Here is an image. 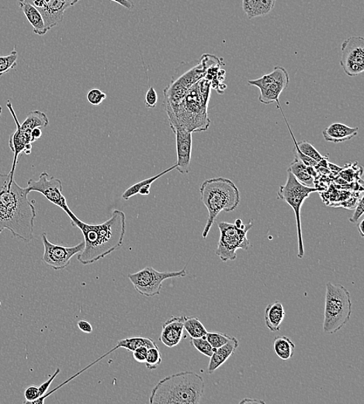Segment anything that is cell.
Masks as SVG:
<instances>
[{"label":"cell","mask_w":364,"mask_h":404,"mask_svg":"<svg viewBox=\"0 0 364 404\" xmlns=\"http://www.w3.org/2000/svg\"><path fill=\"white\" fill-rule=\"evenodd\" d=\"M29 194L9 174H0V234L9 230L13 237L26 243L32 241L37 211Z\"/></svg>","instance_id":"cell-1"},{"label":"cell","mask_w":364,"mask_h":404,"mask_svg":"<svg viewBox=\"0 0 364 404\" xmlns=\"http://www.w3.org/2000/svg\"><path fill=\"white\" fill-rule=\"evenodd\" d=\"M68 217L84 235V249L77 257L82 264L98 262L122 246L126 232V216L122 211L114 210L107 221L99 224L85 223L74 214Z\"/></svg>","instance_id":"cell-2"},{"label":"cell","mask_w":364,"mask_h":404,"mask_svg":"<svg viewBox=\"0 0 364 404\" xmlns=\"http://www.w3.org/2000/svg\"><path fill=\"white\" fill-rule=\"evenodd\" d=\"M211 82L199 80L174 109H166L172 130L181 128L191 133L207 131L210 127L208 109Z\"/></svg>","instance_id":"cell-3"},{"label":"cell","mask_w":364,"mask_h":404,"mask_svg":"<svg viewBox=\"0 0 364 404\" xmlns=\"http://www.w3.org/2000/svg\"><path fill=\"white\" fill-rule=\"evenodd\" d=\"M205 383L200 375L181 372L162 379L153 389L151 404H198L204 394Z\"/></svg>","instance_id":"cell-4"},{"label":"cell","mask_w":364,"mask_h":404,"mask_svg":"<svg viewBox=\"0 0 364 404\" xmlns=\"http://www.w3.org/2000/svg\"><path fill=\"white\" fill-rule=\"evenodd\" d=\"M200 193L201 200L208 211V221L202 232V237L206 239L222 211L230 212L238 207L240 193L235 183L225 177L204 181Z\"/></svg>","instance_id":"cell-5"},{"label":"cell","mask_w":364,"mask_h":404,"mask_svg":"<svg viewBox=\"0 0 364 404\" xmlns=\"http://www.w3.org/2000/svg\"><path fill=\"white\" fill-rule=\"evenodd\" d=\"M351 296L341 284L326 283L324 331L333 334L348 323L352 315Z\"/></svg>","instance_id":"cell-6"},{"label":"cell","mask_w":364,"mask_h":404,"mask_svg":"<svg viewBox=\"0 0 364 404\" xmlns=\"http://www.w3.org/2000/svg\"><path fill=\"white\" fill-rule=\"evenodd\" d=\"M187 70L181 71L178 68L176 76L172 80L171 83L163 91L165 95V105L166 109H174L188 93L190 89L197 82L204 77L206 65L204 57L199 61H193L188 65Z\"/></svg>","instance_id":"cell-7"},{"label":"cell","mask_w":364,"mask_h":404,"mask_svg":"<svg viewBox=\"0 0 364 404\" xmlns=\"http://www.w3.org/2000/svg\"><path fill=\"white\" fill-rule=\"evenodd\" d=\"M252 223L251 219L248 224H243L240 227L235 223L222 222L218 224L220 238L215 253L222 262H234L238 250L249 249L250 242L247 234L252 227Z\"/></svg>","instance_id":"cell-8"},{"label":"cell","mask_w":364,"mask_h":404,"mask_svg":"<svg viewBox=\"0 0 364 404\" xmlns=\"http://www.w3.org/2000/svg\"><path fill=\"white\" fill-rule=\"evenodd\" d=\"M321 188L308 187L301 184L296 178L287 170V179L284 186H281L278 190V197L279 200L285 201L293 209L295 219H296L298 242V258H303L305 256V246L303 237H302V230L301 223V209L307 198L314 193H318Z\"/></svg>","instance_id":"cell-9"},{"label":"cell","mask_w":364,"mask_h":404,"mask_svg":"<svg viewBox=\"0 0 364 404\" xmlns=\"http://www.w3.org/2000/svg\"><path fill=\"white\" fill-rule=\"evenodd\" d=\"M187 275V265L181 271L171 272H161L153 267H146L138 272L129 274L128 278L141 296L152 298L160 295L165 280Z\"/></svg>","instance_id":"cell-10"},{"label":"cell","mask_w":364,"mask_h":404,"mask_svg":"<svg viewBox=\"0 0 364 404\" xmlns=\"http://www.w3.org/2000/svg\"><path fill=\"white\" fill-rule=\"evenodd\" d=\"M290 77L284 67H274L273 70L257 80H250V86L259 89V100L264 105H271L273 102L279 104V98L289 84Z\"/></svg>","instance_id":"cell-11"},{"label":"cell","mask_w":364,"mask_h":404,"mask_svg":"<svg viewBox=\"0 0 364 404\" xmlns=\"http://www.w3.org/2000/svg\"><path fill=\"white\" fill-rule=\"evenodd\" d=\"M26 189L30 193L36 191L43 195L46 200L63 209L68 216L73 214L63 195V183L58 178L50 176L45 171L40 174L38 180L30 179L27 182Z\"/></svg>","instance_id":"cell-12"},{"label":"cell","mask_w":364,"mask_h":404,"mask_svg":"<svg viewBox=\"0 0 364 404\" xmlns=\"http://www.w3.org/2000/svg\"><path fill=\"white\" fill-rule=\"evenodd\" d=\"M340 66L350 77L360 76L364 72V38L349 37L342 43Z\"/></svg>","instance_id":"cell-13"},{"label":"cell","mask_w":364,"mask_h":404,"mask_svg":"<svg viewBox=\"0 0 364 404\" xmlns=\"http://www.w3.org/2000/svg\"><path fill=\"white\" fill-rule=\"evenodd\" d=\"M45 252L43 262L54 270H63L70 264L71 259L84 249V241L73 246H64L51 243L45 232L41 234Z\"/></svg>","instance_id":"cell-14"},{"label":"cell","mask_w":364,"mask_h":404,"mask_svg":"<svg viewBox=\"0 0 364 404\" xmlns=\"http://www.w3.org/2000/svg\"><path fill=\"white\" fill-rule=\"evenodd\" d=\"M34 6L43 15L47 31L63 22L68 8L77 4V0H20Z\"/></svg>","instance_id":"cell-15"},{"label":"cell","mask_w":364,"mask_h":404,"mask_svg":"<svg viewBox=\"0 0 364 404\" xmlns=\"http://www.w3.org/2000/svg\"><path fill=\"white\" fill-rule=\"evenodd\" d=\"M173 132L176 135L177 156L176 170L181 174H188L190 167L192 145H193L192 134L193 133L178 128L173 129Z\"/></svg>","instance_id":"cell-16"},{"label":"cell","mask_w":364,"mask_h":404,"mask_svg":"<svg viewBox=\"0 0 364 404\" xmlns=\"http://www.w3.org/2000/svg\"><path fill=\"white\" fill-rule=\"evenodd\" d=\"M6 106H8L13 119H15L17 126L16 132L10 135L9 141V147L12 150V152L15 154L13 166L9 174L11 179H15V172L18 162V157L20 154H24L25 147L29 145V144H32L33 142L31 139V134L24 132V130L20 128V122L17 119L15 110H13L10 100L8 101V105Z\"/></svg>","instance_id":"cell-17"},{"label":"cell","mask_w":364,"mask_h":404,"mask_svg":"<svg viewBox=\"0 0 364 404\" xmlns=\"http://www.w3.org/2000/svg\"><path fill=\"white\" fill-rule=\"evenodd\" d=\"M184 320L185 317H172L163 323L160 340L165 346L172 348L181 343Z\"/></svg>","instance_id":"cell-18"},{"label":"cell","mask_w":364,"mask_h":404,"mask_svg":"<svg viewBox=\"0 0 364 404\" xmlns=\"http://www.w3.org/2000/svg\"><path fill=\"white\" fill-rule=\"evenodd\" d=\"M358 132V128L349 127L342 123H333L327 127L322 134L326 141L340 143L352 140Z\"/></svg>","instance_id":"cell-19"},{"label":"cell","mask_w":364,"mask_h":404,"mask_svg":"<svg viewBox=\"0 0 364 404\" xmlns=\"http://www.w3.org/2000/svg\"><path fill=\"white\" fill-rule=\"evenodd\" d=\"M239 346V342L235 337H232L231 340L225 345L216 349L210 358L208 365V373H214L217 369L221 367L228 360L232 354H234Z\"/></svg>","instance_id":"cell-20"},{"label":"cell","mask_w":364,"mask_h":404,"mask_svg":"<svg viewBox=\"0 0 364 404\" xmlns=\"http://www.w3.org/2000/svg\"><path fill=\"white\" fill-rule=\"evenodd\" d=\"M285 318V311L282 304L276 301L267 305L265 313V324L271 332L280 331L281 324Z\"/></svg>","instance_id":"cell-21"},{"label":"cell","mask_w":364,"mask_h":404,"mask_svg":"<svg viewBox=\"0 0 364 404\" xmlns=\"http://www.w3.org/2000/svg\"><path fill=\"white\" fill-rule=\"evenodd\" d=\"M17 3L27 20L32 25L33 33L39 36H45L49 31L47 29L43 17L40 15V13L29 3L18 0Z\"/></svg>","instance_id":"cell-22"},{"label":"cell","mask_w":364,"mask_h":404,"mask_svg":"<svg viewBox=\"0 0 364 404\" xmlns=\"http://www.w3.org/2000/svg\"><path fill=\"white\" fill-rule=\"evenodd\" d=\"M277 0H243V8L249 19L264 17L271 13Z\"/></svg>","instance_id":"cell-23"},{"label":"cell","mask_w":364,"mask_h":404,"mask_svg":"<svg viewBox=\"0 0 364 404\" xmlns=\"http://www.w3.org/2000/svg\"><path fill=\"white\" fill-rule=\"evenodd\" d=\"M295 178L305 186H314V167H308L301 160L295 158L287 170Z\"/></svg>","instance_id":"cell-24"},{"label":"cell","mask_w":364,"mask_h":404,"mask_svg":"<svg viewBox=\"0 0 364 404\" xmlns=\"http://www.w3.org/2000/svg\"><path fill=\"white\" fill-rule=\"evenodd\" d=\"M50 124L47 116L40 111H33L26 115L24 121L20 125V128L24 132L31 134L34 128H45Z\"/></svg>","instance_id":"cell-25"},{"label":"cell","mask_w":364,"mask_h":404,"mask_svg":"<svg viewBox=\"0 0 364 404\" xmlns=\"http://www.w3.org/2000/svg\"><path fill=\"white\" fill-rule=\"evenodd\" d=\"M273 349L280 359L287 361L294 354L295 345L289 338L281 336L274 339Z\"/></svg>","instance_id":"cell-26"},{"label":"cell","mask_w":364,"mask_h":404,"mask_svg":"<svg viewBox=\"0 0 364 404\" xmlns=\"http://www.w3.org/2000/svg\"><path fill=\"white\" fill-rule=\"evenodd\" d=\"M176 168V163L174 166L167 169L166 170L162 171V172L158 174L153 177H151L147 178V179L141 181L138 183L133 184V186L128 188L125 193L122 195V198L123 200L128 201L130 197H132L137 195H139V191L142 187H145L147 186H152V184L160 179L164 175L167 174L168 173L171 172L172 170H174Z\"/></svg>","instance_id":"cell-27"},{"label":"cell","mask_w":364,"mask_h":404,"mask_svg":"<svg viewBox=\"0 0 364 404\" xmlns=\"http://www.w3.org/2000/svg\"><path fill=\"white\" fill-rule=\"evenodd\" d=\"M141 346H145L148 348L157 347L153 339L142 337H135L121 339L118 341V344L114 347L116 350L119 348H125L129 352H134L136 348Z\"/></svg>","instance_id":"cell-28"},{"label":"cell","mask_w":364,"mask_h":404,"mask_svg":"<svg viewBox=\"0 0 364 404\" xmlns=\"http://www.w3.org/2000/svg\"><path fill=\"white\" fill-rule=\"evenodd\" d=\"M184 330H186L191 338H200L206 336L208 331L200 320L195 317H185Z\"/></svg>","instance_id":"cell-29"},{"label":"cell","mask_w":364,"mask_h":404,"mask_svg":"<svg viewBox=\"0 0 364 404\" xmlns=\"http://www.w3.org/2000/svg\"><path fill=\"white\" fill-rule=\"evenodd\" d=\"M18 53L16 47H13L8 56L0 57V77L9 73L17 65Z\"/></svg>","instance_id":"cell-30"},{"label":"cell","mask_w":364,"mask_h":404,"mask_svg":"<svg viewBox=\"0 0 364 404\" xmlns=\"http://www.w3.org/2000/svg\"><path fill=\"white\" fill-rule=\"evenodd\" d=\"M298 147L301 154L309 157L316 162L320 163L321 161L328 160V156H322L319 154L310 142L308 141H301L298 142Z\"/></svg>","instance_id":"cell-31"},{"label":"cell","mask_w":364,"mask_h":404,"mask_svg":"<svg viewBox=\"0 0 364 404\" xmlns=\"http://www.w3.org/2000/svg\"><path fill=\"white\" fill-rule=\"evenodd\" d=\"M162 354L159 347H153L148 349L146 358V366L149 371H155L162 363Z\"/></svg>","instance_id":"cell-32"},{"label":"cell","mask_w":364,"mask_h":404,"mask_svg":"<svg viewBox=\"0 0 364 404\" xmlns=\"http://www.w3.org/2000/svg\"><path fill=\"white\" fill-rule=\"evenodd\" d=\"M205 338L208 340L213 347L217 349L225 345L226 343H228L231 340L232 336L224 333L208 332L207 334H206Z\"/></svg>","instance_id":"cell-33"},{"label":"cell","mask_w":364,"mask_h":404,"mask_svg":"<svg viewBox=\"0 0 364 404\" xmlns=\"http://www.w3.org/2000/svg\"><path fill=\"white\" fill-rule=\"evenodd\" d=\"M190 344L193 345L199 352L211 358L216 349L213 347L205 337L200 338H191Z\"/></svg>","instance_id":"cell-34"},{"label":"cell","mask_w":364,"mask_h":404,"mask_svg":"<svg viewBox=\"0 0 364 404\" xmlns=\"http://www.w3.org/2000/svg\"><path fill=\"white\" fill-rule=\"evenodd\" d=\"M107 96L105 92L98 90V89H93L87 93V100L93 106H99L107 98Z\"/></svg>","instance_id":"cell-35"},{"label":"cell","mask_w":364,"mask_h":404,"mask_svg":"<svg viewBox=\"0 0 364 404\" xmlns=\"http://www.w3.org/2000/svg\"><path fill=\"white\" fill-rule=\"evenodd\" d=\"M40 397L38 387L36 386H31L25 390L24 403H32L33 401L38 400Z\"/></svg>","instance_id":"cell-36"},{"label":"cell","mask_w":364,"mask_h":404,"mask_svg":"<svg viewBox=\"0 0 364 404\" xmlns=\"http://www.w3.org/2000/svg\"><path fill=\"white\" fill-rule=\"evenodd\" d=\"M158 102V95L157 93L153 87H150L146 95V100L145 104L148 108H154L156 107Z\"/></svg>","instance_id":"cell-37"},{"label":"cell","mask_w":364,"mask_h":404,"mask_svg":"<svg viewBox=\"0 0 364 404\" xmlns=\"http://www.w3.org/2000/svg\"><path fill=\"white\" fill-rule=\"evenodd\" d=\"M60 368H58L56 372H54V374L51 376V377L38 387L40 397L43 396L45 394H47V389H50L52 382L54 379L56 378V376L60 373Z\"/></svg>","instance_id":"cell-38"},{"label":"cell","mask_w":364,"mask_h":404,"mask_svg":"<svg viewBox=\"0 0 364 404\" xmlns=\"http://www.w3.org/2000/svg\"><path fill=\"white\" fill-rule=\"evenodd\" d=\"M364 212V204H363V197H362L358 202V204L356 208L354 215L351 218H349V220L350 223H357L359 221V219L363 215Z\"/></svg>","instance_id":"cell-39"},{"label":"cell","mask_w":364,"mask_h":404,"mask_svg":"<svg viewBox=\"0 0 364 404\" xmlns=\"http://www.w3.org/2000/svg\"><path fill=\"white\" fill-rule=\"evenodd\" d=\"M148 349L149 348L145 346L136 348L135 350L132 352L134 359L139 363H145Z\"/></svg>","instance_id":"cell-40"},{"label":"cell","mask_w":364,"mask_h":404,"mask_svg":"<svg viewBox=\"0 0 364 404\" xmlns=\"http://www.w3.org/2000/svg\"><path fill=\"white\" fill-rule=\"evenodd\" d=\"M77 326L82 332L86 334H91L93 332V327L88 321L79 320L77 323Z\"/></svg>","instance_id":"cell-41"},{"label":"cell","mask_w":364,"mask_h":404,"mask_svg":"<svg viewBox=\"0 0 364 404\" xmlns=\"http://www.w3.org/2000/svg\"><path fill=\"white\" fill-rule=\"evenodd\" d=\"M109 1L119 3L128 10H132L134 8V3L129 1V0H109Z\"/></svg>","instance_id":"cell-42"},{"label":"cell","mask_w":364,"mask_h":404,"mask_svg":"<svg viewBox=\"0 0 364 404\" xmlns=\"http://www.w3.org/2000/svg\"><path fill=\"white\" fill-rule=\"evenodd\" d=\"M33 142H36L43 136V129L37 128H34L31 133Z\"/></svg>","instance_id":"cell-43"},{"label":"cell","mask_w":364,"mask_h":404,"mask_svg":"<svg viewBox=\"0 0 364 404\" xmlns=\"http://www.w3.org/2000/svg\"><path fill=\"white\" fill-rule=\"evenodd\" d=\"M363 225H364V219H363V220H361V222L358 225H357V227H358L361 236L362 237H364Z\"/></svg>","instance_id":"cell-44"},{"label":"cell","mask_w":364,"mask_h":404,"mask_svg":"<svg viewBox=\"0 0 364 404\" xmlns=\"http://www.w3.org/2000/svg\"><path fill=\"white\" fill-rule=\"evenodd\" d=\"M248 402H251V403H253V402H255V403H264V401H257V400H252V399H250V398L244 399L243 401H242L240 402V403H248Z\"/></svg>","instance_id":"cell-45"},{"label":"cell","mask_w":364,"mask_h":404,"mask_svg":"<svg viewBox=\"0 0 364 404\" xmlns=\"http://www.w3.org/2000/svg\"><path fill=\"white\" fill-rule=\"evenodd\" d=\"M243 224L242 219L240 218H237L236 222H235V225H236L237 227H241V225Z\"/></svg>","instance_id":"cell-46"},{"label":"cell","mask_w":364,"mask_h":404,"mask_svg":"<svg viewBox=\"0 0 364 404\" xmlns=\"http://www.w3.org/2000/svg\"><path fill=\"white\" fill-rule=\"evenodd\" d=\"M2 112H3V108H2V106L0 105V119H1Z\"/></svg>","instance_id":"cell-47"},{"label":"cell","mask_w":364,"mask_h":404,"mask_svg":"<svg viewBox=\"0 0 364 404\" xmlns=\"http://www.w3.org/2000/svg\"><path fill=\"white\" fill-rule=\"evenodd\" d=\"M77 1H78V2H79V1H80V0H77Z\"/></svg>","instance_id":"cell-48"}]
</instances>
